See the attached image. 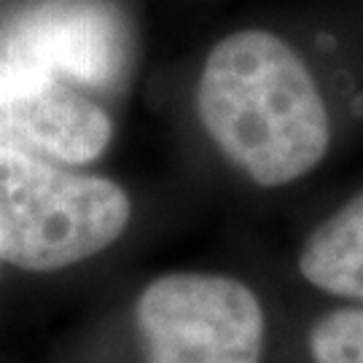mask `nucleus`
Here are the masks:
<instances>
[{"label":"nucleus","mask_w":363,"mask_h":363,"mask_svg":"<svg viewBox=\"0 0 363 363\" xmlns=\"http://www.w3.org/2000/svg\"><path fill=\"white\" fill-rule=\"evenodd\" d=\"M0 52L91 91L124 76L130 38L103 0H35L0 27Z\"/></svg>","instance_id":"20e7f679"},{"label":"nucleus","mask_w":363,"mask_h":363,"mask_svg":"<svg viewBox=\"0 0 363 363\" xmlns=\"http://www.w3.org/2000/svg\"><path fill=\"white\" fill-rule=\"evenodd\" d=\"M148 363H261L269 315L245 280L175 269L151 277L135 298Z\"/></svg>","instance_id":"7ed1b4c3"},{"label":"nucleus","mask_w":363,"mask_h":363,"mask_svg":"<svg viewBox=\"0 0 363 363\" xmlns=\"http://www.w3.org/2000/svg\"><path fill=\"white\" fill-rule=\"evenodd\" d=\"M113 132L89 91L0 52V148L84 167L108 151Z\"/></svg>","instance_id":"39448f33"},{"label":"nucleus","mask_w":363,"mask_h":363,"mask_svg":"<svg viewBox=\"0 0 363 363\" xmlns=\"http://www.w3.org/2000/svg\"><path fill=\"white\" fill-rule=\"evenodd\" d=\"M121 183L52 159L0 148V261L33 274L100 256L132 223Z\"/></svg>","instance_id":"f03ea898"},{"label":"nucleus","mask_w":363,"mask_h":363,"mask_svg":"<svg viewBox=\"0 0 363 363\" xmlns=\"http://www.w3.org/2000/svg\"><path fill=\"white\" fill-rule=\"evenodd\" d=\"M301 283L334 304L363 307V186L312 220L294 256Z\"/></svg>","instance_id":"423d86ee"},{"label":"nucleus","mask_w":363,"mask_h":363,"mask_svg":"<svg viewBox=\"0 0 363 363\" xmlns=\"http://www.w3.org/2000/svg\"><path fill=\"white\" fill-rule=\"evenodd\" d=\"M361 40L272 27L218 38L196 78V118L220 159L264 191L310 181L363 124Z\"/></svg>","instance_id":"f257e3e1"},{"label":"nucleus","mask_w":363,"mask_h":363,"mask_svg":"<svg viewBox=\"0 0 363 363\" xmlns=\"http://www.w3.org/2000/svg\"><path fill=\"white\" fill-rule=\"evenodd\" d=\"M310 363H363V307L331 304L304 331Z\"/></svg>","instance_id":"0eeeda50"}]
</instances>
